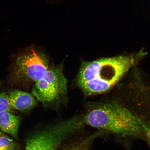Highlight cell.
<instances>
[{"mask_svg":"<svg viewBox=\"0 0 150 150\" xmlns=\"http://www.w3.org/2000/svg\"><path fill=\"white\" fill-rule=\"evenodd\" d=\"M84 124L118 135L137 136L143 132L140 118L117 103L101 104L83 116Z\"/></svg>","mask_w":150,"mask_h":150,"instance_id":"cell-2","label":"cell"},{"mask_svg":"<svg viewBox=\"0 0 150 150\" xmlns=\"http://www.w3.org/2000/svg\"><path fill=\"white\" fill-rule=\"evenodd\" d=\"M0 86H1V83H0Z\"/></svg>","mask_w":150,"mask_h":150,"instance_id":"cell-13","label":"cell"},{"mask_svg":"<svg viewBox=\"0 0 150 150\" xmlns=\"http://www.w3.org/2000/svg\"><path fill=\"white\" fill-rule=\"evenodd\" d=\"M21 120L19 116L15 115L11 112H0V129L17 139Z\"/></svg>","mask_w":150,"mask_h":150,"instance_id":"cell-7","label":"cell"},{"mask_svg":"<svg viewBox=\"0 0 150 150\" xmlns=\"http://www.w3.org/2000/svg\"><path fill=\"white\" fill-rule=\"evenodd\" d=\"M9 96L13 109L25 111L31 109L36 105L37 101L31 94L19 90L11 91Z\"/></svg>","mask_w":150,"mask_h":150,"instance_id":"cell-6","label":"cell"},{"mask_svg":"<svg viewBox=\"0 0 150 150\" xmlns=\"http://www.w3.org/2000/svg\"><path fill=\"white\" fill-rule=\"evenodd\" d=\"M3 134V133L1 132V131H0V136L2 134Z\"/></svg>","mask_w":150,"mask_h":150,"instance_id":"cell-12","label":"cell"},{"mask_svg":"<svg viewBox=\"0 0 150 150\" xmlns=\"http://www.w3.org/2000/svg\"><path fill=\"white\" fill-rule=\"evenodd\" d=\"M16 65L20 75L35 83L42 79L50 67L45 56L34 50L19 55Z\"/></svg>","mask_w":150,"mask_h":150,"instance_id":"cell-5","label":"cell"},{"mask_svg":"<svg viewBox=\"0 0 150 150\" xmlns=\"http://www.w3.org/2000/svg\"><path fill=\"white\" fill-rule=\"evenodd\" d=\"M63 66L50 67L45 76L35 82L33 95L44 105L52 104L64 96L67 89V80Z\"/></svg>","mask_w":150,"mask_h":150,"instance_id":"cell-4","label":"cell"},{"mask_svg":"<svg viewBox=\"0 0 150 150\" xmlns=\"http://www.w3.org/2000/svg\"><path fill=\"white\" fill-rule=\"evenodd\" d=\"M142 124L143 132L150 145V123H146L143 122Z\"/></svg>","mask_w":150,"mask_h":150,"instance_id":"cell-11","label":"cell"},{"mask_svg":"<svg viewBox=\"0 0 150 150\" xmlns=\"http://www.w3.org/2000/svg\"><path fill=\"white\" fill-rule=\"evenodd\" d=\"M13 110L9 96L4 92L0 93V112H12L13 111Z\"/></svg>","mask_w":150,"mask_h":150,"instance_id":"cell-10","label":"cell"},{"mask_svg":"<svg viewBox=\"0 0 150 150\" xmlns=\"http://www.w3.org/2000/svg\"><path fill=\"white\" fill-rule=\"evenodd\" d=\"M93 136L71 140L65 145L62 150H88L92 142Z\"/></svg>","mask_w":150,"mask_h":150,"instance_id":"cell-8","label":"cell"},{"mask_svg":"<svg viewBox=\"0 0 150 150\" xmlns=\"http://www.w3.org/2000/svg\"><path fill=\"white\" fill-rule=\"evenodd\" d=\"M18 144L3 134L0 136V150H18Z\"/></svg>","mask_w":150,"mask_h":150,"instance_id":"cell-9","label":"cell"},{"mask_svg":"<svg viewBox=\"0 0 150 150\" xmlns=\"http://www.w3.org/2000/svg\"><path fill=\"white\" fill-rule=\"evenodd\" d=\"M84 125L83 116H76L37 131L26 140L24 150H58Z\"/></svg>","mask_w":150,"mask_h":150,"instance_id":"cell-3","label":"cell"},{"mask_svg":"<svg viewBox=\"0 0 150 150\" xmlns=\"http://www.w3.org/2000/svg\"><path fill=\"white\" fill-rule=\"evenodd\" d=\"M136 55L102 58L92 61L82 62L77 82L86 95L106 92L117 84L143 56Z\"/></svg>","mask_w":150,"mask_h":150,"instance_id":"cell-1","label":"cell"}]
</instances>
